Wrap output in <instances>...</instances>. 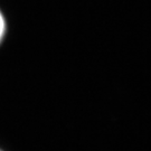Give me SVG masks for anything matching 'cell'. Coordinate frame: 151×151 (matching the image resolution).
Wrapping results in <instances>:
<instances>
[{"mask_svg": "<svg viewBox=\"0 0 151 151\" xmlns=\"http://www.w3.org/2000/svg\"><path fill=\"white\" fill-rule=\"evenodd\" d=\"M4 32H5V20L2 18V15L0 14V39L2 37Z\"/></svg>", "mask_w": 151, "mask_h": 151, "instance_id": "obj_1", "label": "cell"}]
</instances>
